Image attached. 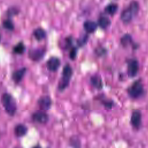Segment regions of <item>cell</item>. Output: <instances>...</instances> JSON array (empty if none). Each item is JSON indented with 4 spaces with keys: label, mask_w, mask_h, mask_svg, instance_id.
I'll return each mask as SVG.
<instances>
[{
    "label": "cell",
    "mask_w": 148,
    "mask_h": 148,
    "mask_svg": "<svg viewBox=\"0 0 148 148\" xmlns=\"http://www.w3.org/2000/svg\"><path fill=\"white\" fill-rule=\"evenodd\" d=\"M144 92L143 84L139 81L135 82L128 88V92L130 97L134 98L140 97Z\"/></svg>",
    "instance_id": "cell-4"
},
{
    "label": "cell",
    "mask_w": 148,
    "mask_h": 148,
    "mask_svg": "<svg viewBox=\"0 0 148 148\" xmlns=\"http://www.w3.org/2000/svg\"><path fill=\"white\" fill-rule=\"evenodd\" d=\"M131 36L128 34H125L121 39V43L123 46H127L131 42Z\"/></svg>",
    "instance_id": "cell-19"
},
{
    "label": "cell",
    "mask_w": 148,
    "mask_h": 148,
    "mask_svg": "<svg viewBox=\"0 0 148 148\" xmlns=\"http://www.w3.org/2000/svg\"><path fill=\"white\" fill-rule=\"evenodd\" d=\"M72 76V69L69 64H66L63 68L62 77L59 82L58 89L60 91L64 90L68 86Z\"/></svg>",
    "instance_id": "cell-1"
},
{
    "label": "cell",
    "mask_w": 148,
    "mask_h": 148,
    "mask_svg": "<svg viewBox=\"0 0 148 148\" xmlns=\"http://www.w3.org/2000/svg\"><path fill=\"white\" fill-rule=\"evenodd\" d=\"M83 27L84 29L87 32L92 33L96 30L97 28V24L92 21H86L84 23Z\"/></svg>",
    "instance_id": "cell-12"
},
{
    "label": "cell",
    "mask_w": 148,
    "mask_h": 148,
    "mask_svg": "<svg viewBox=\"0 0 148 148\" xmlns=\"http://www.w3.org/2000/svg\"><path fill=\"white\" fill-rule=\"evenodd\" d=\"M34 35L35 36V38L38 40H41L46 37V32L45 30L40 28H38L35 29L34 32Z\"/></svg>",
    "instance_id": "cell-15"
},
{
    "label": "cell",
    "mask_w": 148,
    "mask_h": 148,
    "mask_svg": "<svg viewBox=\"0 0 148 148\" xmlns=\"http://www.w3.org/2000/svg\"><path fill=\"white\" fill-rule=\"evenodd\" d=\"M38 103L40 108L42 110L46 111L50 108L51 105V101L49 97L44 96L39 98Z\"/></svg>",
    "instance_id": "cell-9"
},
{
    "label": "cell",
    "mask_w": 148,
    "mask_h": 148,
    "mask_svg": "<svg viewBox=\"0 0 148 148\" xmlns=\"http://www.w3.org/2000/svg\"><path fill=\"white\" fill-rule=\"evenodd\" d=\"M131 123L136 128H138L141 124V113L139 111H134L131 116Z\"/></svg>",
    "instance_id": "cell-10"
},
{
    "label": "cell",
    "mask_w": 148,
    "mask_h": 148,
    "mask_svg": "<svg viewBox=\"0 0 148 148\" xmlns=\"http://www.w3.org/2000/svg\"><path fill=\"white\" fill-rule=\"evenodd\" d=\"M60 66V60L56 57H51L47 62V67L48 69L52 72L56 71Z\"/></svg>",
    "instance_id": "cell-8"
},
{
    "label": "cell",
    "mask_w": 148,
    "mask_h": 148,
    "mask_svg": "<svg viewBox=\"0 0 148 148\" xmlns=\"http://www.w3.org/2000/svg\"><path fill=\"white\" fill-rule=\"evenodd\" d=\"M2 103L6 112L10 115H13L16 111V103L13 97L9 94H3L2 96Z\"/></svg>",
    "instance_id": "cell-2"
},
{
    "label": "cell",
    "mask_w": 148,
    "mask_h": 148,
    "mask_svg": "<svg viewBox=\"0 0 148 148\" xmlns=\"http://www.w3.org/2000/svg\"><path fill=\"white\" fill-rule=\"evenodd\" d=\"M25 49V46L24 45L20 42L19 43H18L13 49V51L16 54H21L22 53H24V50Z\"/></svg>",
    "instance_id": "cell-17"
},
{
    "label": "cell",
    "mask_w": 148,
    "mask_h": 148,
    "mask_svg": "<svg viewBox=\"0 0 148 148\" xmlns=\"http://www.w3.org/2000/svg\"><path fill=\"white\" fill-rule=\"evenodd\" d=\"M139 6L137 2H132L128 8L123 11L121 14V20L124 23H128L132 20L134 15L138 11Z\"/></svg>",
    "instance_id": "cell-3"
},
{
    "label": "cell",
    "mask_w": 148,
    "mask_h": 148,
    "mask_svg": "<svg viewBox=\"0 0 148 148\" xmlns=\"http://www.w3.org/2000/svg\"><path fill=\"white\" fill-rule=\"evenodd\" d=\"M139 70V63L136 60H130L128 64V74L130 77L136 75Z\"/></svg>",
    "instance_id": "cell-5"
},
{
    "label": "cell",
    "mask_w": 148,
    "mask_h": 148,
    "mask_svg": "<svg viewBox=\"0 0 148 148\" xmlns=\"http://www.w3.org/2000/svg\"><path fill=\"white\" fill-rule=\"evenodd\" d=\"M110 24V20L106 17H102L98 20V25L102 28H107Z\"/></svg>",
    "instance_id": "cell-16"
},
{
    "label": "cell",
    "mask_w": 148,
    "mask_h": 148,
    "mask_svg": "<svg viewBox=\"0 0 148 148\" xmlns=\"http://www.w3.org/2000/svg\"><path fill=\"white\" fill-rule=\"evenodd\" d=\"M90 80L92 85L96 88L101 89L102 87V82L99 76L94 75L91 77Z\"/></svg>",
    "instance_id": "cell-14"
},
{
    "label": "cell",
    "mask_w": 148,
    "mask_h": 148,
    "mask_svg": "<svg viewBox=\"0 0 148 148\" xmlns=\"http://www.w3.org/2000/svg\"><path fill=\"white\" fill-rule=\"evenodd\" d=\"M77 54V49L76 47H73L69 53V57L72 60L75 59Z\"/></svg>",
    "instance_id": "cell-21"
},
{
    "label": "cell",
    "mask_w": 148,
    "mask_h": 148,
    "mask_svg": "<svg viewBox=\"0 0 148 148\" xmlns=\"http://www.w3.org/2000/svg\"><path fill=\"white\" fill-rule=\"evenodd\" d=\"M3 26L5 29H7L8 30H12L14 28V25L12 22L9 20H6L4 21L3 23Z\"/></svg>",
    "instance_id": "cell-20"
},
{
    "label": "cell",
    "mask_w": 148,
    "mask_h": 148,
    "mask_svg": "<svg viewBox=\"0 0 148 148\" xmlns=\"http://www.w3.org/2000/svg\"><path fill=\"white\" fill-rule=\"evenodd\" d=\"M117 6L116 4H110L108 5L105 9L106 12L111 15L114 14L117 11Z\"/></svg>",
    "instance_id": "cell-18"
},
{
    "label": "cell",
    "mask_w": 148,
    "mask_h": 148,
    "mask_svg": "<svg viewBox=\"0 0 148 148\" xmlns=\"http://www.w3.org/2000/svg\"><path fill=\"white\" fill-rule=\"evenodd\" d=\"M33 120L40 124H45L47 122L49 117L47 114L42 111H37L35 112L32 115Z\"/></svg>",
    "instance_id": "cell-7"
},
{
    "label": "cell",
    "mask_w": 148,
    "mask_h": 148,
    "mask_svg": "<svg viewBox=\"0 0 148 148\" xmlns=\"http://www.w3.org/2000/svg\"><path fill=\"white\" fill-rule=\"evenodd\" d=\"M25 72H26L25 68H23L16 71L15 72H13L12 75L13 80L14 81L15 83H17L20 82L24 76Z\"/></svg>",
    "instance_id": "cell-11"
},
{
    "label": "cell",
    "mask_w": 148,
    "mask_h": 148,
    "mask_svg": "<svg viewBox=\"0 0 148 148\" xmlns=\"http://www.w3.org/2000/svg\"><path fill=\"white\" fill-rule=\"evenodd\" d=\"M27 132V128L23 124L17 125L14 128V133L18 137H21L25 135Z\"/></svg>",
    "instance_id": "cell-13"
},
{
    "label": "cell",
    "mask_w": 148,
    "mask_h": 148,
    "mask_svg": "<svg viewBox=\"0 0 148 148\" xmlns=\"http://www.w3.org/2000/svg\"><path fill=\"white\" fill-rule=\"evenodd\" d=\"M29 57L33 61H39L43 58L45 54V50L43 49L36 48L29 50Z\"/></svg>",
    "instance_id": "cell-6"
}]
</instances>
